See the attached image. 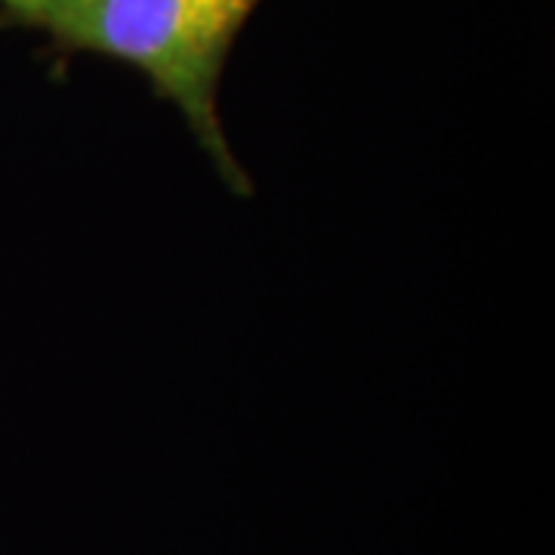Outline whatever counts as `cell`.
Instances as JSON below:
<instances>
[{
    "label": "cell",
    "mask_w": 555,
    "mask_h": 555,
    "mask_svg": "<svg viewBox=\"0 0 555 555\" xmlns=\"http://www.w3.org/2000/svg\"><path fill=\"white\" fill-rule=\"evenodd\" d=\"M259 0H0V31L50 40V56L78 53L137 68L158 100L173 102L222 185L254 195V177L219 120V83Z\"/></svg>",
    "instance_id": "obj_1"
}]
</instances>
